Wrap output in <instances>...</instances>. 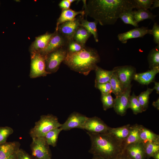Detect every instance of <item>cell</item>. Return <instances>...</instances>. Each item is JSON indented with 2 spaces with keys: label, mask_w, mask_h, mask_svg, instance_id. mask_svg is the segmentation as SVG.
Wrapping results in <instances>:
<instances>
[{
  "label": "cell",
  "mask_w": 159,
  "mask_h": 159,
  "mask_svg": "<svg viewBox=\"0 0 159 159\" xmlns=\"http://www.w3.org/2000/svg\"><path fill=\"white\" fill-rule=\"evenodd\" d=\"M85 15L102 26L114 24L121 14L135 8L134 0L83 1Z\"/></svg>",
  "instance_id": "1"
},
{
  "label": "cell",
  "mask_w": 159,
  "mask_h": 159,
  "mask_svg": "<svg viewBox=\"0 0 159 159\" xmlns=\"http://www.w3.org/2000/svg\"><path fill=\"white\" fill-rule=\"evenodd\" d=\"M91 147L89 152L105 159H116L124 151L123 141L109 132L95 133L87 132Z\"/></svg>",
  "instance_id": "2"
},
{
  "label": "cell",
  "mask_w": 159,
  "mask_h": 159,
  "mask_svg": "<svg viewBox=\"0 0 159 159\" xmlns=\"http://www.w3.org/2000/svg\"><path fill=\"white\" fill-rule=\"evenodd\" d=\"M100 61L97 50L85 46L79 52L67 53L63 62L71 69L87 75L91 71L95 70Z\"/></svg>",
  "instance_id": "3"
},
{
  "label": "cell",
  "mask_w": 159,
  "mask_h": 159,
  "mask_svg": "<svg viewBox=\"0 0 159 159\" xmlns=\"http://www.w3.org/2000/svg\"><path fill=\"white\" fill-rule=\"evenodd\" d=\"M57 117L52 114L42 115L29 132L32 138L44 137L50 130L61 127Z\"/></svg>",
  "instance_id": "4"
},
{
  "label": "cell",
  "mask_w": 159,
  "mask_h": 159,
  "mask_svg": "<svg viewBox=\"0 0 159 159\" xmlns=\"http://www.w3.org/2000/svg\"><path fill=\"white\" fill-rule=\"evenodd\" d=\"M67 54L66 46L59 48L47 54L45 57V69L50 74L56 72L62 62H64Z\"/></svg>",
  "instance_id": "5"
},
{
  "label": "cell",
  "mask_w": 159,
  "mask_h": 159,
  "mask_svg": "<svg viewBox=\"0 0 159 159\" xmlns=\"http://www.w3.org/2000/svg\"><path fill=\"white\" fill-rule=\"evenodd\" d=\"M31 63L29 76L35 78L47 75L45 69L46 56L39 52H31Z\"/></svg>",
  "instance_id": "6"
},
{
  "label": "cell",
  "mask_w": 159,
  "mask_h": 159,
  "mask_svg": "<svg viewBox=\"0 0 159 159\" xmlns=\"http://www.w3.org/2000/svg\"><path fill=\"white\" fill-rule=\"evenodd\" d=\"M32 138L30 147L32 156L37 159H51L49 145L44 137Z\"/></svg>",
  "instance_id": "7"
},
{
  "label": "cell",
  "mask_w": 159,
  "mask_h": 159,
  "mask_svg": "<svg viewBox=\"0 0 159 159\" xmlns=\"http://www.w3.org/2000/svg\"><path fill=\"white\" fill-rule=\"evenodd\" d=\"M112 70L116 73L125 89L131 85V82L136 73L135 67L131 65H124L115 67Z\"/></svg>",
  "instance_id": "8"
},
{
  "label": "cell",
  "mask_w": 159,
  "mask_h": 159,
  "mask_svg": "<svg viewBox=\"0 0 159 159\" xmlns=\"http://www.w3.org/2000/svg\"><path fill=\"white\" fill-rule=\"evenodd\" d=\"M110 127L100 118L95 116L88 117L82 129L92 133H104L108 132Z\"/></svg>",
  "instance_id": "9"
},
{
  "label": "cell",
  "mask_w": 159,
  "mask_h": 159,
  "mask_svg": "<svg viewBox=\"0 0 159 159\" xmlns=\"http://www.w3.org/2000/svg\"><path fill=\"white\" fill-rule=\"evenodd\" d=\"M131 85L126 89L120 95L114 99L113 108L115 112L121 116L125 115L129 108V99L131 92Z\"/></svg>",
  "instance_id": "10"
},
{
  "label": "cell",
  "mask_w": 159,
  "mask_h": 159,
  "mask_svg": "<svg viewBox=\"0 0 159 159\" xmlns=\"http://www.w3.org/2000/svg\"><path fill=\"white\" fill-rule=\"evenodd\" d=\"M69 39L59 32L55 31L46 47L43 50L38 52L46 56L48 54L67 45Z\"/></svg>",
  "instance_id": "11"
},
{
  "label": "cell",
  "mask_w": 159,
  "mask_h": 159,
  "mask_svg": "<svg viewBox=\"0 0 159 159\" xmlns=\"http://www.w3.org/2000/svg\"><path fill=\"white\" fill-rule=\"evenodd\" d=\"M88 117L77 112L72 113L60 128L62 130H68L74 128L82 129Z\"/></svg>",
  "instance_id": "12"
},
{
  "label": "cell",
  "mask_w": 159,
  "mask_h": 159,
  "mask_svg": "<svg viewBox=\"0 0 159 159\" xmlns=\"http://www.w3.org/2000/svg\"><path fill=\"white\" fill-rule=\"evenodd\" d=\"M82 16L75 18L74 20L63 23L59 25L55 31H57L69 40L72 39L75 32L80 26Z\"/></svg>",
  "instance_id": "13"
},
{
  "label": "cell",
  "mask_w": 159,
  "mask_h": 159,
  "mask_svg": "<svg viewBox=\"0 0 159 159\" xmlns=\"http://www.w3.org/2000/svg\"><path fill=\"white\" fill-rule=\"evenodd\" d=\"M124 151L128 159H146L144 144L142 142L128 145Z\"/></svg>",
  "instance_id": "14"
},
{
  "label": "cell",
  "mask_w": 159,
  "mask_h": 159,
  "mask_svg": "<svg viewBox=\"0 0 159 159\" xmlns=\"http://www.w3.org/2000/svg\"><path fill=\"white\" fill-rule=\"evenodd\" d=\"M150 32L151 29L147 27H138L126 32L119 34L117 38L120 42L125 44L129 39L143 37L146 34H150Z\"/></svg>",
  "instance_id": "15"
},
{
  "label": "cell",
  "mask_w": 159,
  "mask_h": 159,
  "mask_svg": "<svg viewBox=\"0 0 159 159\" xmlns=\"http://www.w3.org/2000/svg\"><path fill=\"white\" fill-rule=\"evenodd\" d=\"M159 72V67L150 69L147 72L136 73L133 80L143 85H148L154 81L156 75Z\"/></svg>",
  "instance_id": "16"
},
{
  "label": "cell",
  "mask_w": 159,
  "mask_h": 159,
  "mask_svg": "<svg viewBox=\"0 0 159 159\" xmlns=\"http://www.w3.org/2000/svg\"><path fill=\"white\" fill-rule=\"evenodd\" d=\"M54 34V32L51 33L47 32L36 37L30 46L31 52H38L44 49L46 47Z\"/></svg>",
  "instance_id": "17"
},
{
  "label": "cell",
  "mask_w": 159,
  "mask_h": 159,
  "mask_svg": "<svg viewBox=\"0 0 159 159\" xmlns=\"http://www.w3.org/2000/svg\"><path fill=\"white\" fill-rule=\"evenodd\" d=\"M20 143L17 141L6 142L0 145V159H6L19 150Z\"/></svg>",
  "instance_id": "18"
},
{
  "label": "cell",
  "mask_w": 159,
  "mask_h": 159,
  "mask_svg": "<svg viewBox=\"0 0 159 159\" xmlns=\"http://www.w3.org/2000/svg\"><path fill=\"white\" fill-rule=\"evenodd\" d=\"M79 14L82 16L85 15V11H76L70 9H62L61 14L57 20L56 29L62 24L74 20L76 16Z\"/></svg>",
  "instance_id": "19"
},
{
  "label": "cell",
  "mask_w": 159,
  "mask_h": 159,
  "mask_svg": "<svg viewBox=\"0 0 159 159\" xmlns=\"http://www.w3.org/2000/svg\"><path fill=\"white\" fill-rule=\"evenodd\" d=\"M141 125L137 124L130 126L129 135L123 142L124 150L128 145L140 142V134Z\"/></svg>",
  "instance_id": "20"
},
{
  "label": "cell",
  "mask_w": 159,
  "mask_h": 159,
  "mask_svg": "<svg viewBox=\"0 0 159 159\" xmlns=\"http://www.w3.org/2000/svg\"><path fill=\"white\" fill-rule=\"evenodd\" d=\"M140 142L143 143L147 142L159 143V136L158 135L141 125L140 134Z\"/></svg>",
  "instance_id": "21"
},
{
  "label": "cell",
  "mask_w": 159,
  "mask_h": 159,
  "mask_svg": "<svg viewBox=\"0 0 159 159\" xmlns=\"http://www.w3.org/2000/svg\"><path fill=\"white\" fill-rule=\"evenodd\" d=\"M96 73L95 84L109 82L114 71L103 69L97 66L95 69Z\"/></svg>",
  "instance_id": "22"
},
{
  "label": "cell",
  "mask_w": 159,
  "mask_h": 159,
  "mask_svg": "<svg viewBox=\"0 0 159 159\" xmlns=\"http://www.w3.org/2000/svg\"><path fill=\"white\" fill-rule=\"evenodd\" d=\"M130 126V124H127L117 128L110 127L108 132L117 139L123 142L129 135Z\"/></svg>",
  "instance_id": "23"
},
{
  "label": "cell",
  "mask_w": 159,
  "mask_h": 159,
  "mask_svg": "<svg viewBox=\"0 0 159 159\" xmlns=\"http://www.w3.org/2000/svg\"><path fill=\"white\" fill-rule=\"evenodd\" d=\"M134 20L136 23L147 19L154 21L157 15L153 14L148 9H139L137 10L133 11Z\"/></svg>",
  "instance_id": "24"
},
{
  "label": "cell",
  "mask_w": 159,
  "mask_h": 159,
  "mask_svg": "<svg viewBox=\"0 0 159 159\" xmlns=\"http://www.w3.org/2000/svg\"><path fill=\"white\" fill-rule=\"evenodd\" d=\"M98 22L95 20L93 21H89L87 19H84L82 17L80 26L84 27L90 32L93 36L96 42H98V35L97 29V25Z\"/></svg>",
  "instance_id": "25"
},
{
  "label": "cell",
  "mask_w": 159,
  "mask_h": 159,
  "mask_svg": "<svg viewBox=\"0 0 159 159\" xmlns=\"http://www.w3.org/2000/svg\"><path fill=\"white\" fill-rule=\"evenodd\" d=\"M109 82L111 85L112 93L115 94L116 97L120 95L126 89L123 87L114 71Z\"/></svg>",
  "instance_id": "26"
},
{
  "label": "cell",
  "mask_w": 159,
  "mask_h": 159,
  "mask_svg": "<svg viewBox=\"0 0 159 159\" xmlns=\"http://www.w3.org/2000/svg\"><path fill=\"white\" fill-rule=\"evenodd\" d=\"M92 35L84 27L80 26L77 29L73 37L75 41L84 45Z\"/></svg>",
  "instance_id": "27"
},
{
  "label": "cell",
  "mask_w": 159,
  "mask_h": 159,
  "mask_svg": "<svg viewBox=\"0 0 159 159\" xmlns=\"http://www.w3.org/2000/svg\"><path fill=\"white\" fill-rule=\"evenodd\" d=\"M148 59L150 69L159 67V45L150 50Z\"/></svg>",
  "instance_id": "28"
},
{
  "label": "cell",
  "mask_w": 159,
  "mask_h": 159,
  "mask_svg": "<svg viewBox=\"0 0 159 159\" xmlns=\"http://www.w3.org/2000/svg\"><path fill=\"white\" fill-rule=\"evenodd\" d=\"M62 131L60 127L57 128L50 130L46 134L44 137L49 145L53 147L56 146L59 135Z\"/></svg>",
  "instance_id": "29"
},
{
  "label": "cell",
  "mask_w": 159,
  "mask_h": 159,
  "mask_svg": "<svg viewBox=\"0 0 159 159\" xmlns=\"http://www.w3.org/2000/svg\"><path fill=\"white\" fill-rule=\"evenodd\" d=\"M153 90V89L148 88L145 91L142 92L137 96L138 101L141 105L143 111H146L148 107L149 95Z\"/></svg>",
  "instance_id": "30"
},
{
  "label": "cell",
  "mask_w": 159,
  "mask_h": 159,
  "mask_svg": "<svg viewBox=\"0 0 159 159\" xmlns=\"http://www.w3.org/2000/svg\"><path fill=\"white\" fill-rule=\"evenodd\" d=\"M144 144L146 159L152 157L154 154L159 152V143L147 142Z\"/></svg>",
  "instance_id": "31"
},
{
  "label": "cell",
  "mask_w": 159,
  "mask_h": 159,
  "mask_svg": "<svg viewBox=\"0 0 159 159\" xmlns=\"http://www.w3.org/2000/svg\"><path fill=\"white\" fill-rule=\"evenodd\" d=\"M129 107L135 115L142 113L143 111L142 108L139 104L137 97L134 92L130 95L129 99Z\"/></svg>",
  "instance_id": "32"
},
{
  "label": "cell",
  "mask_w": 159,
  "mask_h": 159,
  "mask_svg": "<svg viewBox=\"0 0 159 159\" xmlns=\"http://www.w3.org/2000/svg\"><path fill=\"white\" fill-rule=\"evenodd\" d=\"M133 11V10H131L124 11L121 14L119 18L124 23L130 24L135 27H138L139 26L134 20Z\"/></svg>",
  "instance_id": "33"
},
{
  "label": "cell",
  "mask_w": 159,
  "mask_h": 159,
  "mask_svg": "<svg viewBox=\"0 0 159 159\" xmlns=\"http://www.w3.org/2000/svg\"><path fill=\"white\" fill-rule=\"evenodd\" d=\"M85 46L74 40L73 38L69 40L66 45L67 53H73L79 52Z\"/></svg>",
  "instance_id": "34"
},
{
  "label": "cell",
  "mask_w": 159,
  "mask_h": 159,
  "mask_svg": "<svg viewBox=\"0 0 159 159\" xmlns=\"http://www.w3.org/2000/svg\"><path fill=\"white\" fill-rule=\"evenodd\" d=\"M101 99L104 110L106 111L109 109L113 107L114 99L112 96L111 94H101Z\"/></svg>",
  "instance_id": "35"
},
{
  "label": "cell",
  "mask_w": 159,
  "mask_h": 159,
  "mask_svg": "<svg viewBox=\"0 0 159 159\" xmlns=\"http://www.w3.org/2000/svg\"><path fill=\"white\" fill-rule=\"evenodd\" d=\"M13 132V130L10 127H0V145L6 142L7 138Z\"/></svg>",
  "instance_id": "36"
},
{
  "label": "cell",
  "mask_w": 159,
  "mask_h": 159,
  "mask_svg": "<svg viewBox=\"0 0 159 159\" xmlns=\"http://www.w3.org/2000/svg\"><path fill=\"white\" fill-rule=\"evenodd\" d=\"M134 1L135 5V8L148 9H150L154 0H134Z\"/></svg>",
  "instance_id": "37"
},
{
  "label": "cell",
  "mask_w": 159,
  "mask_h": 159,
  "mask_svg": "<svg viewBox=\"0 0 159 159\" xmlns=\"http://www.w3.org/2000/svg\"><path fill=\"white\" fill-rule=\"evenodd\" d=\"M95 87L100 91L101 94H108L112 93L111 85L109 82L95 84Z\"/></svg>",
  "instance_id": "38"
},
{
  "label": "cell",
  "mask_w": 159,
  "mask_h": 159,
  "mask_svg": "<svg viewBox=\"0 0 159 159\" xmlns=\"http://www.w3.org/2000/svg\"><path fill=\"white\" fill-rule=\"evenodd\" d=\"M150 34L153 37V41L155 43L159 45V25L155 22L152 29H151Z\"/></svg>",
  "instance_id": "39"
},
{
  "label": "cell",
  "mask_w": 159,
  "mask_h": 159,
  "mask_svg": "<svg viewBox=\"0 0 159 159\" xmlns=\"http://www.w3.org/2000/svg\"><path fill=\"white\" fill-rule=\"evenodd\" d=\"M16 155L17 159H34L32 156L21 149L18 150Z\"/></svg>",
  "instance_id": "40"
},
{
  "label": "cell",
  "mask_w": 159,
  "mask_h": 159,
  "mask_svg": "<svg viewBox=\"0 0 159 159\" xmlns=\"http://www.w3.org/2000/svg\"><path fill=\"white\" fill-rule=\"evenodd\" d=\"M71 3L69 0H62L59 4V7L62 9H70Z\"/></svg>",
  "instance_id": "41"
},
{
  "label": "cell",
  "mask_w": 159,
  "mask_h": 159,
  "mask_svg": "<svg viewBox=\"0 0 159 159\" xmlns=\"http://www.w3.org/2000/svg\"><path fill=\"white\" fill-rule=\"evenodd\" d=\"M153 4V6L151 7L150 8L151 10H152L156 7H159V0H154Z\"/></svg>",
  "instance_id": "42"
},
{
  "label": "cell",
  "mask_w": 159,
  "mask_h": 159,
  "mask_svg": "<svg viewBox=\"0 0 159 159\" xmlns=\"http://www.w3.org/2000/svg\"><path fill=\"white\" fill-rule=\"evenodd\" d=\"M155 83V86L153 88V90H155L156 91V92L157 94H159V83L155 81H154Z\"/></svg>",
  "instance_id": "43"
},
{
  "label": "cell",
  "mask_w": 159,
  "mask_h": 159,
  "mask_svg": "<svg viewBox=\"0 0 159 159\" xmlns=\"http://www.w3.org/2000/svg\"><path fill=\"white\" fill-rule=\"evenodd\" d=\"M153 105L158 110H159V99L158 98L155 101L153 102Z\"/></svg>",
  "instance_id": "44"
},
{
  "label": "cell",
  "mask_w": 159,
  "mask_h": 159,
  "mask_svg": "<svg viewBox=\"0 0 159 159\" xmlns=\"http://www.w3.org/2000/svg\"><path fill=\"white\" fill-rule=\"evenodd\" d=\"M116 159H128L124 151Z\"/></svg>",
  "instance_id": "45"
},
{
  "label": "cell",
  "mask_w": 159,
  "mask_h": 159,
  "mask_svg": "<svg viewBox=\"0 0 159 159\" xmlns=\"http://www.w3.org/2000/svg\"><path fill=\"white\" fill-rule=\"evenodd\" d=\"M152 157L154 159H159V152L154 154Z\"/></svg>",
  "instance_id": "46"
},
{
  "label": "cell",
  "mask_w": 159,
  "mask_h": 159,
  "mask_svg": "<svg viewBox=\"0 0 159 159\" xmlns=\"http://www.w3.org/2000/svg\"><path fill=\"white\" fill-rule=\"evenodd\" d=\"M6 159H17L16 153Z\"/></svg>",
  "instance_id": "47"
},
{
  "label": "cell",
  "mask_w": 159,
  "mask_h": 159,
  "mask_svg": "<svg viewBox=\"0 0 159 159\" xmlns=\"http://www.w3.org/2000/svg\"><path fill=\"white\" fill-rule=\"evenodd\" d=\"M92 159H105L101 156L97 155H93Z\"/></svg>",
  "instance_id": "48"
},
{
  "label": "cell",
  "mask_w": 159,
  "mask_h": 159,
  "mask_svg": "<svg viewBox=\"0 0 159 159\" xmlns=\"http://www.w3.org/2000/svg\"><path fill=\"white\" fill-rule=\"evenodd\" d=\"M69 1L70 2V3L71 4L72 3L74 2V1H76V0H69Z\"/></svg>",
  "instance_id": "49"
}]
</instances>
